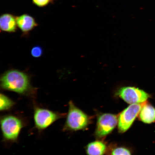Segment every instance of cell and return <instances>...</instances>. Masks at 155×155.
Returning <instances> with one entry per match:
<instances>
[{"instance_id":"obj_1","label":"cell","mask_w":155,"mask_h":155,"mask_svg":"<svg viewBox=\"0 0 155 155\" xmlns=\"http://www.w3.org/2000/svg\"><path fill=\"white\" fill-rule=\"evenodd\" d=\"M2 90L17 93L31 98L36 97L37 89L31 84L30 77L26 73L17 69H11L1 77Z\"/></svg>"},{"instance_id":"obj_2","label":"cell","mask_w":155,"mask_h":155,"mask_svg":"<svg viewBox=\"0 0 155 155\" xmlns=\"http://www.w3.org/2000/svg\"><path fill=\"white\" fill-rule=\"evenodd\" d=\"M0 122L3 142L17 143L21 130L26 126V121L20 116L8 114L1 116Z\"/></svg>"},{"instance_id":"obj_3","label":"cell","mask_w":155,"mask_h":155,"mask_svg":"<svg viewBox=\"0 0 155 155\" xmlns=\"http://www.w3.org/2000/svg\"><path fill=\"white\" fill-rule=\"evenodd\" d=\"M68 105L63 131H74L86 129L90 123L89 116L75 106L72 101L69 102Z\"/></svg>"},{"instance_id":"obj_4","label":"cell","mask_w":155,"mask_h":155,"mask_svg":"<svg viewBox=\"0 0 155 155\" xmlns=\"http://www.w3.org/2000/svg\"><path fill=\"white\" fill-rule=\"evenodd\" d=\"M34 120L35 128L41 132L58 120L65 117L67 114L61 113L42 108L34 103Z\"/></svg>"},{"instance_id":"obj_5","label":"cell","mask_w":155,"mask_h":155,"mask_svg":"<svg viewBox=\"0 0 155 155\" xmlns=\"http://www.w3.org/2000/svg\"><path fill=\"white\" fill-rule=\"evenodd\" d=\"M145 102L131 104L120 114L118 122L120 133H125L130 127Z\"/></svg>"},{"instance_id":"obj_6","label":"cell","mask_w":155,"mask_h":155,"mask_svg":"<svg viewBox=\"0 0 155 155\" xmlns=\"http://www.w3.org/2000/svg\"><path fill=\"white\" fill-rule=\"evenodd\" d=\"M116 95L130 104L142 103L150 97V94L144 91L130 86L121 87L116 91Z\"/></svg>"},{"instance_id":"obj_7","label":"cell","mask_w":155,"mask_h":155,"mask_svg":"<svg viewBox=\"0 0 155 155\" xmlns=\"http://www.w3.org/2000/svg\"><path fill=\"white\" fill-rule=\"evenodd\" d=\"M118 122L117 116L113 114H101L98 118L95 132L96 136L101 138L109 134L115 129Z\"/></svg>"},{"instance_id":"obj_8","label":"cell","mask_w":155,"mask_h":155,"mask_svg":"<svg viewBox=\"0 0 155 155\" xmlns=\"http://www.w3.org/2000/svg\"><path fill=\"white\" fill-rule=\"evenodd\" d=\"M17 27L23 35H26L38 26L34 17L28 14H23L16 17Z\"/></svg>"},{"instance_id":"obj_9","label":"cell","mask_w":155,"mask_h":155,"mask_svg":"<svg viewBox=\"0 0 155 155\" xmlns=\"http://www.w3.org/2000/svg\"><path fill=\"white\" fill-rule=\"evenodd\" d=\"M16 17L9 13L2 15L0 17V28L2 31L12 33L16 31Z\"/></svg>"},{"instance_id":"obj_10","label":"cell","mask_w":155,"mask_h":155,"mask_svg":"<svg viewBox=\"0 0 155 155\" xmlns=\"http://www.w3.org/2000/svg\"><path fill=\"white\" fill-rule=\"evenodd\" d=\"M139 120L143 123L150 124L155 122V108L151 104L145 102L139 114Z\"/></svg>"},{"instance_id":"obj_11","label":"cell","mask_w":155,"mask_h":155,"mask_svg":"<svg viewBox=\"0 0 155 155\" xmlns=\"http://www.w3.org/2000/svg\"><path fill=\"white\" fill-rule=\"evenodd\" d=\"M107 146L101 141H95L87 145L86 152L87 155H104L106 153Z\"/></svg>"},{"instance_id":"obj_12","label":"cell","mask_w":155,"mask_h":155,"mask_svg":"<svg viewBox=\"0 0 155 155\" xmlns=\"http://www.w3.org/2000/svg\"><path fill=\"white\" fill-rule=\"evenodd\" d=\"M16 103L5 94H0V110L1 112L8 111L12 109Z\"/></svg>"},{"instance_id":"obj_13","label":"cell","mask_w":155,"mask_h":155,"mask_svg":"<svg viewBox=\"0 0 155 155\" xmlns=\"http://www.w3.org/2000/svg\"><path fill=\"white\" fill-rule=\"evenodd\" d=\"M111 155H131L128 149L123 147H117L112 150Z\"/></svg>"},{"instance_id":"obj_14","label":"cell","mask_w":155,"mask_h":155,"mask_svg":"<svg viewBox=\"0 0 155 155\" xmlns=\"http://www.w3.org/2000/svg\"><path fill=\"white\" fill-rule=\"evenodd\" d=\"M43 50L40 46H36L32 48L31 54L33 57L36 58L41 57L43 54Z\"/></svg>"},{"instance_id":"obj_15","label":"cell","mask_w":155,"mask_h":155,"mask_svg":"<svg viewBox=\"0 0 155 155\" xmlns=\"http://www.w3.org/2000/svg\"><path fill=\"white\" fill-rule=\"evenodd\" d=\"M32 1L35 5L42 7H45L51 3L53 0H32Z\"/></svg>"}]
</instances>
